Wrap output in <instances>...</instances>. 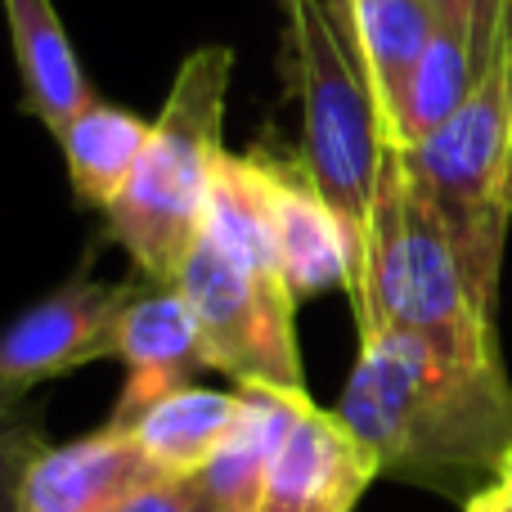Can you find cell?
Here are the masks:
<instances>
[{
  "label": "cell",
  "mask_w": 512,
  "mask_h": 512,
  "mask_svg": "<svg viewBox=\"0 0 512 512\" xmlns=\"http://www.w3.org/2000/svg\"><path fill=\"white\" fill-rule=\"evenodd\" d=\"M378 477L373 450L342 423V414L315 409L310 400L265 472L261 512H355Z\"/></svg>",
  "instance_id": "11"
},
{
  "label": "cell",
  "mask_w": 512,
  "mask_h": 512,
  "mask_svg": "<svg viewBox=\"0 0 512 512\" xmlns=\"http://www.w3.org/2000/svg\"><path fill=\"white\" fill-rule=\"evenodd\" d=\"M481 68V18L477 14H441L432 45H427L423 63H418L414 81L405 90L396 122H391V140L400 149H418L427 135H436L459 104L468 99L472 81Z\"/></svg>",
  "instance_id": "14"
},
{
  "label": "cell",
  "mask_w": 512,
  "mask_h": 512,
  "mask_svg": "<svg viewBox=\"0 0 512 512\" xmlns=\"http://www.w3.org/2000/svg\"><path fill=\"white\" fill-rule=\"evenodd\" d=\"M5 23L27 113L59 140L81 117V108L95 99V86L68 41V27L54 0H5Z\"/></svg>",
  "instance_id": "12"
},
{
  "label": "cell",
  "mask_w": 512,
  "mask_h": 512,
  "mask_svg": "<svg viewBox=\"0 0 512 512\" xmlns=\"http://www.w3.org/2000/svg\"><path fill=\"white\" fill-rule=\"evenodd\" d=\"M477 292L495 306L512 230V0H481V68L459 113L405 149Z\"/></svg>",
  "instance_id": "4"
},
{
  "label": "cell",
  "mask_w": 512,
  "mask_h": 512,
  "mask_svg": "<svg viewBox=\"0 0 512 512\" xmlns=\"http://www.w3.org/2000/svg\"><path fill=\"white\" fill-rule=\"evenodd\" d=\"M288 50H292V86L301 99V162L310 167L319 194L337 212L351 248L355 279L360 283L364 243H369L373 194H378L382 158H387V117L373 95L364 59L342 41L333 18L319 0L288 5ZM346 292V297H351Z\"/></svg>",
  "instance_id": "5"
},
{
  "label": "cell",
  "mask_w": 512,
  "mask_h": 512,
  "mask_svg": "<svg viewBox=\"0 0 512 512\" xmlns=\"http://www.w3.org/2000/svg\"><path fill=\"white\" fill-rule=\"evenodd\" d=\"M355 27H360V54L369 68L373 95L382 104L387 131L396 122L405 90L441 27L436 0H355Z\"/></svg>",
  "instance_id": "17"
},
{
  "label": "cell",
  "mask_w": 512,
  "mask_h": 512,
  "mask_svg": "<svg viewBox=\"0 0 512 512\" xmlns=\"http://www.w3.org/2000/svg\"><path fill=\"white\" fill-rule=\"evenodd\" d=\"M153 135V122H144L140 113L122 104H108V99H90L81 108V117L59 135L63 162H68V180L72 194L81 207H95L108 212L113 198L126 189L135 162H140L144 144Z\"/></svg>",
  "instance_id": "15"
},
{
  "label": "cell",
  "mask_w": 512,
  "mask_h": 512,
  "mask_svg": "<svg viewBox=\"0 0 512 512\" xmlns=\"http://www.w3.org/2000/svg\"><path fill=\"white\" fill-rule=\"evenodd\" d=\"M378 472L468 504L512 454V382L499 355H454L400 328L360 333L337 400Z\"/></svg>",
  "instance_id": "1"
},
{
  "label": "cell",
  "mask_w": 512,
  "mask_h": 512,
  "mask_svg": "<svg viewBox=\"0 0 512 512\" xmlns=\"http://www.w3.org/2000/svg\"><path fill=\"white\" fill-rule=\"evenodd\" d=\"M351 310L360 333L400 328L454 355H499L495 306L477 292L441 207L396 140L382 158Z\"/></svg>",
  "instance_id": "2"
},
{
  "label": "cell",
  "mask_w": 512,
  "mask_h": 512,
  "mask_svg": "<svg viewBox=\"0 0 512 512\" xmlns=\"http://www.w3.org/2000/svg\"><path fill=\"white\" fill-rule=\"evenodd\" d=\"M167 472L131 427L104 423L68 445H45L23 472L18 512H122Z\"/></svg>",
  "instance_id": "10"
},
{
  "label": "cell",
  "mask_w": 512,
  "mask_h": 512,
  "mask_svg": "<svg viewBox=\"0 0 512 512\" xmlns=\"http://www.w3.org/2000/svg\"><path fill=\"white\" fill-rule=\"evenodd\" d=\"M117 360H122V391L113 405V427H131L144 409L176 391L194 387L207 360V342L176 283H149L135 288L122 324H117Z\"/></svg>",
  "instance_id": "9"
},
{
  "label": "cell",
  "mask_w": 512,
  "mask_h": 512,
  "mask_svg": "<svg viewBox=\"0 0 512 512\" xmlns=\"http://www.w3.org/2000/svg\"><path fill=\"white\" fill-rule=\"evenodd\" d=\"M198 328L207 342V360L234 387L306 391L297 351V297L283 279L243 270L207 234H198L194 252L176 274Z\"/></svg>",
  "instance_id": "6"
},
{
  "label": "cell",
  "mask_w": 512,
  "mask_h": 512,
  "mask_svg": "<svg viewBox=\"0 0 512 512\" xmlns=\"http://www.w3.org/2000/svg\"><path fill=\"white\" fill-rule=\"evenodd\" d=\"M239 409H243L239 387L216 391L194 382V387L144 409L131 423V432L167 477H189V472H203L207 459L225 445V436L239 423Z\"/></svg>",
  "instance_id": "16"
},
{
  "label": "cell",
  "mask_w": 512,
  "mask_h": 512,
  "mask_svg": "<svg viewBox=\"0 0 512 512\" xmlns=\"http://www.w3.org/2000/svg\"><path fill=\"white\" fill-rule=\"evenodd\" d=\"M279 5H283V9H288V5H292V0H279Z\"/></svg>",
  "instance_id": "23"
},
{
  "label": "cell",
  "mask_w": 512,
  "mask_h": 512,
  "mask_svg": "<svg viewBox=\"0 0 512 512\" xmlns=\"http://www.w3.org/2000/svg\"><path fill=\"white\" fill-rule=\"evenodd\" d=\"M319 5H324V14L333 18V27L337 32H342V41L351 45L355 54H360V27H355V0H319ZM364 59V54H360Z\"/></svg>",
  "instance_id": "21"
},
{
  "label": "cell",
  "mask_w": 512,
  "mask_h": 512,
  "mask_svg": "<svg viewBox=\"0 0 512 512\" xmlns=\"http://www.w3.org/2000/svg\"><path fill=\"white\" fill-rule=\"evenodd\" d=\"M122 512H221V508L212 504L203 477H198V472H189V477L153 481V486L140 490V495H135Z\"/></svg>",
  "instance_id": "19"
},
{
  "label": "cell",
  "mask_w": 512,
  "mask_h": 512,
  "mask_svg": "<svg viewBox=\"0 0 512 512\" xmlns=\"http://www.w3.org/2000/svg\"><path fill=\"white\" fill-rule=\"evenodd\" d=\"M243 409L225 445L198 472L221 512H261L265 472L279 454L283 436L292 432L297 414L310 405L306 391H270V387H239Z\"/></svg>",
  "instance_id": "13"
},
{
  "label": "cell",
  "mask_w": 512,
  "mask_h": 512,
  "mask_svg": "<svg viewBox=\"0 0 512 512\" xmlns=\"http://www.w3.org/2000/svg\"><path fill=\"white\" fill-rule=\"evenodd\" d=\"M441 14H477L481 18V0H436Z\"/></svg>",
  "instance_id": "22"
},
{
  "label": "cell",
  "mask_w": 512,
  "mask_h": 512,
  "mask_svg": "<svg viewBox=\"0 0 512 512\" xmlns=\"http://www.w3.org/2000/svg\"><path fill=\"white\" fill-rule=\"evenodd\" d=\"M45 432L41 418L18 409V414L0 418V512H18V486H23V472L36 454L45 450Z\"/></svg>",
  "instance_id": "18"
},
{
  "label": "cell",
  "mask_w": 512,
  "mask_h": 512,
  "mask_svg": "<svg viewBox=\"0 0 512 512\" xmlns=\"http://www.w3.org/2000/svg\"><path fill=\"white\" fill-rule=\"evenodd\" d=\"M252 158L261 167L279 274L288 283V292L297 297V306L324 297V292H351L355 265L342 221L328 207V198L319 194L301 153H279L270 144H256Z\"/></svg>",
  "instance_id": "8"
},
{
  "label": "cell",
  "mask_w": 512,
  "mask_h": 512,
  "mask_svg": "<svg viewBox=\"0 0 512 512\" xmlns=\"http://www.w3.org/2000/svg\"><path fill=\"white\" fill-rule=\"evenodd\" d=\"M234 50L198 45L180 59L153 135L126 189L104 212L108 234L126 248L140 279L176 283L207 221L212 185L225 162V99H230Z\"/></svg>",
  "instance_id": "3"
},
{
  "label": "cell",
  "mask_w": 512,
  "mask_h": 512,
  "mask_svg": "<svg viewBox=\"0 0 512 512\" xmlns=\"http://www.w3.org/2000/svg\"><path fill=\"white\" fill-rule=\"evenodd\" d=\"M140 283H104L90 274V261L77 265L50 297L27 306L0 333V391L27 400L41 382L68 378L99 360H117V324Z\"/></svg>",
  "instance_id": "7"
},
{
  "label": "cell",
  "mask_w": 512,
  "mask_h": 512,
  "mask_svg": "<svg viewBox=\"0 0 512 512\" xmlns=\"http://www.w3.org/2000/svg\"><path fill=\"white\" fill-rule=\"evenodd\" d=\"M463 512H512V454L504 459V468L495 472V481L463 504Z\"/></svg>",
  "instance_id": "20"
}]
</instances>
